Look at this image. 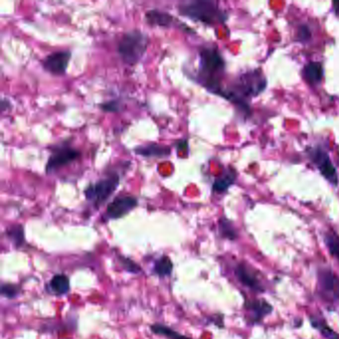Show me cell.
<instances>
[{"label": "cell", "instance_id": "cb8c5ba5", "mask_svg": "<svg viewBox=\"0 0 339 339\" xmlns=\"http://www.w3.org/2000/svg\"><path fill=\"white\" fill-rule=\"evenodd\" d=\"M122 107L123 104L119 100H110L100 105V108L104 111H108V112H118L122 110Z\"/></svg>", "mask_w": 339, "mask_h": 339}, {"label": "cell", "instance_id": "3957f363", "mask_svg": "<svg viewBox=\"0 0 339 339\" xmlns=\"http://www.w3.org/2000/svg\"><path fill=\"white\" fill-rule=\"evenodd\" d=\"M121 176L119 173H110L107 177L100 179L96 183L88 185L84 191L86 199L96 207L103 205L120 185Z\"/></svg>", "mask_w": 339, "mask_h": 339}, {"label": "cell", "instance_id": "603a6c76", "mask_svg": "<svg viewBox=\"0 0 339 339\" xmlns=\"http://www.w3.org/2000/svg\"><path fill=\"white\" fill-rule=\"evenodd\" d=\"M311 324L315 328H317L321 331V333L324 335L325 338L339 339L338 333H336L332 328H330L328 325H326L323 322H318L316 318H311Z\"/></svg>", "mask_w": 339, "mask_h": 339}, {"label": "cell", "instance_id": "83f0119b", "mask_svg": "<svg viewBox=\"0 0 339 339\" xmlns=\"http://www.w3.org/2000/svg\"><path fill=\"white\" fill-rule=\"evenodd\" d=\"M8 107H10V102L3 99L2 102H1V111H4L6 108H8Z\"/></svg>", "mask_w": 339, "mask_h": 339}, {"label": "cell", "instance_id": "d4e9b609", "mask_svg": "<svg viewBox=\"0 0 339 339\" xmlns=\"http://www.w3.org/2000/svg\"><path fill=\"white\" fill-rule=\"evenodd\" d=\"M121 262L123 263V268L129 272V273H134V274H138L141 270L140 267L137 262L131 261L128 258H121Z\"/></svg>", "mask_w": 339, "mask_h": 339}, {"label": "cell", "instance_id": "ba28073f", "mask_svg": "<svg viewBox=\"0 0 339 339\" xmlns=\"http://www.w3.org/2000/svg\"><path fill=\"white\" fill-rule=\"evenodd\" d=\"M310 158L315 163L321 173L332 184L336 185L338 182L337 172L332 164L329 156L323 149L315 148L310 153Z\"/></svg>", "mask_w": 339, "mask_h": 339}, {"label": "cell", "instance_id": "ffe728a7", "mask_svg": "<svg viewBox=\"0 0 339 339\" xmlns=\"http://www.w3.org/2000/svg\"><path fill=\"white\" fill-rule=\"evenodd\" d=\"M6 235L17 248L23 245L25 237H24L23 227L21 225H14V226L10 227L9 229H7Z\"/></svg>", "mask_w": 339, "mask_h": 339}, {"label": "cell", "instance_id": "f1b7e54d", "mask_svg": "<svg viewBox=\"0 0 339 339\" xmlns=\"http://www.w3.org/2000/svg\"><path fill=\"white\" fill-rule=\"evenodd\" d=\"M333 6H334V11H335L336 15H339V2H334Z\"/></svg>", "mask_w": 339, "mask_h": 339}, {"label": "cell", "instance_id": "5b68a950", "mask_svg": "<svg viewBox=\"0 0 339 339\" xmlns=\"http://www.w3.org/2000/svg\"><path fill=\"white\" fill-rule=\"evenodd\" d=\"M200 71L204 75H213L222 72L225 62L221 54L214 48H202L199 51Z\"/></svg>", "mask_w": 339, "mask_h": 339}, {"label": "cell", "instance_id": "4fadbf2b", "mask_svg": "<svg viewBox=\"0 0 339 339\" xmlns=\"http://www.w3.org/2000/svg\"><path fill=\"white\" fill-rule=\"evenodd\" d=\"M319 285L323 292L339 298V278L331 271H323L319 274Z\"/></svg>", "mask_w": 339, "mask_h": 339}, {"label": "cell", "instance_id": "ac0fdd59", "mask_svg": "<svg viewBox=\"0 0 339 339\" xmlns=\"http://www.w3.org/2000/svg\"><path fill=\"white\" fill-rule=\"evenodd\" d=\"M150 329L154 333L162 335V336H166L167 338L170 339H191L190 337L184 336V335L178 333L177 331H174L170 327H167L165 325H161V324H154L150 326Z\"/></svg>", "mask_w": 339, "mask_h": 339}, {"label": "cell", "instance_id": "7c38bea8", "mask_svg": "<svg viewBox=\"0 0 339 339\" xmlns=\"http://www.w3.org/2000/svg\"><path fill=\"white\" fill-rule=\"evenodd\" d=\"M236 276L238 277V279L249 289L254 290L256 292H263L261 281L245 265L241 263L237 267Z\"/></svg>", "mask_w": 339, "mask_h": 339}, {"label": "cell", "instance_id": "5bb4252c", "mask_svg": "<svg viewBox=\"0 0 339 339\" xmlns=\"http://www.w3.org/2000/svg\"><path fill=\"white\" fill-rule=\"evenodd\" d=\"M246 308L253 322H260L262 317L273 311L272 306L265 300H251L246 304Z\"/></svg>", "mask_w": 339, "mask_h": 339}, {"label": "cell", "instance_id": "277c9868", "mask_svg": "<svg viewBox=\"0 0 339 339\" xmlns=\"http://www.w3.org/2000/svg\"><path fill=\"white\" fill-rule=\"evenodd\" d=\"M81 156V152L77 148L71 146L67 142H63L58 145H55L54 149L50 154L46 166L45 172L47 174H51L62 167L74 162Z\"/></svg>", "mask_w": 339, "mask_h": 339}, {"label": "cell", "instance_id": "44dd1931", "mask_svg": "<svg viewBox=\"0 0 339 339\" xmlns=\"http://www.w3.org/2000/svg\"><path fill=\"white\" fill-rule=\"evenodd\" d=\"M325 245L328 248V251L331 256L339 260V237L334 233H327L324 236Z\"/></svg>", "mask_w": 339, "mask_h": 339}, {"label": "cell", "instance_id": "4316f807", "mask_svg": "<svg viewBox=\"0 0 339 339\" xmlns=\"http://www.w3.org/2000/svg\"><path fill=\"white\" fill-rule=\"evenodd\" d=\"M311 37V33H310V30L308 28V26L306 25H303L298 28V31H297V38L299 41H303V42H306L310 39Z\"/></svg>", "mask_w": 339, "mask_h": 339}, {"label": "cell", "instance_id": "8fae6325", "mask_svg": "<svg viewBox=\"0 0 339 339\" xmlns=\"http://www.w3.org/2000/svg\"><path fill=\"white\" fill-rule=\"evenodd\" d=\"M135 154L143 157H156V158H164L170 156L171 149L170 146L165 144L150 142L146 144H140L134 149Z\"/></svg>", "mask_w": 339, "mask_h": 339}, {"label": "cell", "instance_id": "9a60e30c", "mask_svg": "<svg viewBox=\"0 0 339 339\" xmlns=\"http://www.w3.org/2000/svg\"><path fill=\"white\" fill-rule=\"evenodd\" d=\"M304 75L308 83L316 85L322 82L324 77V67L318 62H310L305 67Z\"/></svg>", "mask_w": 339, "mask_h": 339}, {"label": "cell", "instance_id": "30bf717a", "mask_svg": "<svg viewBox=\"0 0 339 339\" xmlns=\"http://www.w3.org/2000/svg\"><path fill=\"white\" fill-rule=\"evenodd\" d=\"M145 21L149 26L170 28L175 26L177 20L173 16L158 9H150L145 13Z\"/></svg>", "mask_w": 339, "mask_h": 339}, {"label": "cell", "instance_id": "e0dca14e", "mask_svg": "<svg viewBox=\"0 0 339 339\" xmlns=\"http://www.w3.org/2000/svg\"><path fill=\"white\" fill-rule=\"evenodd\" d=\"M235 181V174L230 171L226 172L221 177H218L213 183V191L217 193H223L228 190V188L231 186Z\"/></svg>", "mask_w": 339, "mask_h": 339}, {"label": "cell", "instance_id": "6da1fadb", "mask_svg": "<svg viewBox=\"0 0 339 339\" xmlns=\"http://www.w3.org/2000/svg\"><path fill=\"white\" fill-rule=\"evenodd\" d=\"M148 36L140 30L125 32L121 37L117 51L124 64L134 66L144 56L148 46Z\"/></svg>", "mask_w": 339, "mask_h": 339}, {"label": "cell", "instance_id": "2e32d148", "mask_svg": "<svg viewBox=\"0 0 339 339\" xmlns=\"http://www.w3.org/2000/svg\"><path fill=\"white\" fill-rule=\"evenodd\" d=\"M50 289L56 294H65L70 290L69 278L65 275H56L50 281Z\"/></svg>", "mask_w": 339, "mask_h": 339}, {"label": "cell", "instance_id": "7a4b0ae2", "mask_svg": "<svg viewBox=\"0 0 339 339\" xmlns=\"http://www.w3.org/2000/svg\"><path fill=\"white\" fill-rule=\"evenodd\" d=\"M179 13L193 21L208 25L221 23L226 19V14L211 1H190L181 3L178 6Z\"/></svg>", "mask_w": 339, "mask_h": 339}, {"label": "cell", "instance_id": "484cf974", "mask_svg": "<svg viewBox=\"0 0 339 339\" xmlns=\"http://www.w3.org/2000/svg\"><path fill=\"white\" fill-rule=\"evenodd\" d=\"M19 293V289L13 286V285H3L1 288V293L2 295L8 297V298H13Z\"/></svg>", "mask_w": 339, "mask_h": 339}, {"label": "cell", "instance_id": "d6986e66", "mask_svg": "<svg viewBox=\"0 0 339 339\" xmlns=\"http://www.w3.org/2000/svg\"><path fill=\"white\" fill-rule=\"evenodd\" d=\"M173 269V263L168 257H162L154 266V273L159 277L170 276Z\"/></svg>", "mask_w": 339, "mask_h": 339}, {"label": "cell", "instance_id": "52a82bcc", "mask_svg": "<svg viewBox=\"0 0 339 339\" xmlns=\"http://www.w3.org/2000/svg\"><path fill=\"white\" fill-rule=\"evenodd\" d=\"M139 204L137 197L134 196H119L111 201L107 207L106 218L107 219H120L131 210H134Z\"/></svg>", "mask_w": 339, "mask_h": 339}, {"label": "cell", "instance_id": "9c48e42d", "mask_svg": "<svg viewBox=\"0 0 339 339\" xmlns=\"http://www.w3.org/2000/svg\"><path fill=\"white\" fill-rule=\"evenodd\" d=\"M267 86V81L258 71L244 74L240 79V88L246 96H258Z\"/></svg>", "mask_w": 339, "mask_h": 339}, {"label": "cell", "instance_id": "8992f818", "mask_svg": "<svg viewBox=\"0 0 339 339\" xmlns=\"http://www.w3.org/2000/svg\"><path fill=\"white\" fill-rule=\"evenodd\" d=\"M71 57L72 54L69 50L57 51L46 56L42 61V66L48 73L54 76H62L67 71Z\"/></svg>", "mask_w": 339, "mask_h": 339}, {"label": "cell", "instance_id": "7402d4cb", "mask_svg": "<svg viewBox=\"0 0 339 339\" xmlns=\"http://www.w3.org/2000/svg\"><path fill=\"white\" fill-rule=\"evenodd\" d=\"M219 230L223 237L229 239V240H235L237 238V231L233 227L231 222L225 218H221L219 221Z\"/></svg>", "mask_w": 339, "mask_h": 339}]
</instances>
